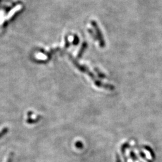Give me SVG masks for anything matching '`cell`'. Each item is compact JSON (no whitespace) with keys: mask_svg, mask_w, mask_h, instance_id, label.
Segmentation results:
<instances>
[{"mask_svg":"<svg viewBox=\"0 0 162 162\" xmlns=\"http://www.w3.org/2000/svg\"><path fill=\"white\" fill-rule=\"evenodd\" d=\"M128 146H129V144H128L127 142H126V143H124L122 145V147H121V153H122V154H123V156H124L123 157L125 159L126 162H127V159H126V157H125V152H126V150L127 148H128Z\"/></svg>","mask_w":162,"mask_h":162,"instance_id":"cell-1","label":"cell"},{"mask_svg":"<svg viewBox=\"0 0 162 162\" xmlns=\"http://www.w3.org/2000/svg\"><path fill=\"white\" fill-rule=\"evenodd\" d=\"M145 148L146 150H147L148 151H149V152L150 153V154H151L152 158L153 159H155V154H154V153L153 151L152 150V149H151L150 147H149L148 146H145Z\"/></svg>","mask_w":162,"mask_h":162,"instance_id":"cell-2","label":"cell"},{"mask_svg":"<svg viewBox=\"0 0 162 162\" xmlns=\"http://www.w3.org/2000/svg\"><path fill=\"white\" fill-rule=\"evenodd\" d=\"M130 157L132 159V160L133 161H135V160H136L137 159V156L136 155V154L133 151H130Z\"/></svg>","mask_w":162,"mask_h":162,"instance_id":"cell-3","label":"cell"},{"mask_svg":"<svg viewBox=\"0 0 162 162\" xmlns=\"http://www.w3.org/2000/svg\"><path fill=\"white\" fill-rule=\"evenodd\" d=\"M139 154H140L141 157L142 158H143V159H145V160H147V158H146V156H145V154H144V152H143L142 151H140V152H139Z\"/></svg>","mask_w":162,"mask_h":162,"instance_id":"cell-4","label":"cell"},{"mask_svg":"<svg viewBox=\"0 0 162 162\" xmlns=\"http://www.w3.org/2000/svg\"><path fill=\"white\" fill-rule=\"evenodd\" d=\"M12 159H13V154H11L9 156V158H8L7 162H12Z\"/></svg>","mask_w":162,"mask_h":162,"instance_id":"cell-5","label":"cell"},{"mask_svg":"<svg viewBox=\"0 0 162 162\" xmlns=\"http://www.w3.org/2000/svg\"><path fill=\"white\" fill-rule=\"evenodd\" d=\"M117 162H121L119 156L118 155H117Z\"/></svg>","mask_w":162,"mask_h":162,"instance_id":"cell-6","label":"cell"}]
</instances>
